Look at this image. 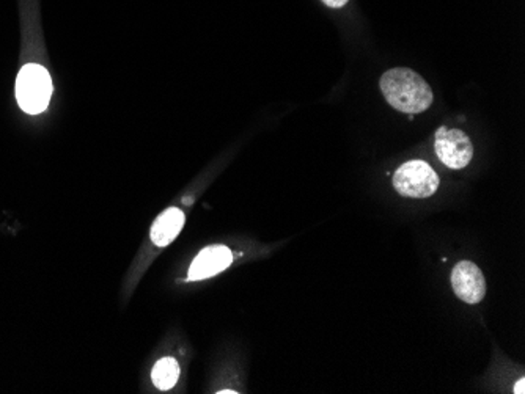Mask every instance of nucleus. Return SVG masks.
<instances>
[{"instance_id": "obj_3", "label": "nucleus", "mask_w": 525, "mask_h": 394, "mask_svg": "<svg viewBox=\"0 0 525 394\" xmlns=\"http://www.w3.org/2000/svg\"><path fill=\"white\" fill-rule=\"evenodd\" d=\"M393 187L407 198H428L436 194L439 176L423 160H411L399 166L393 174Z\"/></svg>"}, {"instance_id": "obj_9", "label": "nucleus", "mask_w": 525, "mask_h": 394, "mask_svg": "<svg viewBox=\"0 0 525 394\" xmlns=\"http://www.w3.org/2000/svg\"><path fill=\"white\" fill-rule=\"evenodd\" d=\"M328 7L330 8H342L350 2V0H322Z\"/></svg>"}, {"instance_id": "obj_2", "label": "nucleus", "mask_w": 525, "mask_h": 394, "mask_svg": "<svg viewBox=\"0 0 525 394\" xmlns=\"http://www.w3.org/2000/svg\"><path fill=\"white\" fill-rule=\"evenodd\" d=\"M52 97L50 73L42 65L28 63L22 66L16 81V99L22 111L28 115H38L46 111Z\"/></svg>"}, {"instance_id": "obj_10", "label": "nucleus", "mask_w": 525, "mask_h": 394, "mask_svg": "<svg viewBox=\"0 0 525 394\" xmlns=\"http://www.w3.org/2000/svg\"><path fill=\"white\" fill-rule=\"evenodd\" d=\"M514 393L524 394L525 393V379L521 377L518 383L514 385Z\"/></svg>"}, {"instance_id": "obj_4", "label": "nucleus", "mask_w": 525, "mask_h": 394, "mask_svg": "<svg viewBox=\"0 0 525 394\" xmlns=\"http://www.w3.org/2000/svg\"><path fill=\"white\" fill-rule=\"evenodd\" d=\"M436 154L444 166L461 170L469 166L474 158V146L466 132L459 129H449L442 126L436 132L435 142Z\"/></svg>"}, {"instance_id": "obj_8", "label": "nucleus", "mask_w": 525, "mask_h": 394, "mask_svg": "<svg viewBox=\"0 0 525 394\" xmlns=\"http://www.w3.org/2000/svg\"><path fill=\"white\" fill-rule=\"evenodd\" d=\"M178 377H180V367H178L176 359H170V357L159 359L151 373L154 385L162 391H167L170 388L175 387Z\"/></svg>"}, {"instance_id": "obj_5", "label": "nucleus", "mask_w": 525, "mask_h": 394, "mask_svg": "<svg viewBox=\"0 0 525 394\" xmlns=\"http://www.w3.org/2000/svg\"><path fill=\"white\" fill-rule=\"evenodd\" d=\"M452 286L458 298L469 305L480 304L486 296V280L482 269L470 261H461L452 272Z\"/></svg>"}, {"instance_id": "obj_7", "label": "nucleus", "mask_w": 525, "mask_h": 394, "mask_svg": "<svg viewBox=\"0 0 525 394\" xmlns=\"http://www.w3.org/2000/svg\"><path fill=\"white\" fill-rule=\"evenodd\" d=\"M182 225H184V214L181 209L168 208L164 211L151 227L150 236L154 245L166 247L172 241H175L176 236L180 235Z\"/></svg>"}, {"instance_id": "obj_6", "label": "nucleus", "mask_w": 525, "mask_h": 394, "mask_svg": "<svg viewBox=\"0 0 525 394\" xmlns=\"http://www.w3.org/2000/svg\"><path fill=\"white\" fill-rule=\"evenodd\" d=\"M233 261V255L230 250L224 245H212L208 249L202 250L196 259L192 261L189 269V280H205V278L214 277L222 270L230 267Z\"/></svg>"}, {"instance_id": "obj_1", "label": "nucleus", "mask_w": 525, "mask_h": 394, "mask_svg": "<svg viewBox=\"0 0 525 394\" xmlns=\"http://www.w3.org/2000/svg\"><path fill=\"white\" fill-rule=\"evenodd\" d=\"M381 91L393 109L417 115L433 104V90L427 81L409 68H392L381 77Z\"/></svg>"}]
</instances>
